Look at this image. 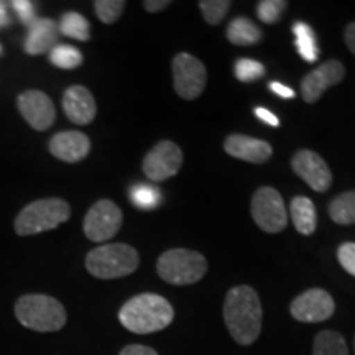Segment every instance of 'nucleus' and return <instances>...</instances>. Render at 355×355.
<instances>
[{
    "label": "nucleus",
    "instance_id": "obj_12",
    "mask_svg": "<svg viewBox=\"0 0 355 355\" xmlns=\"http://www.w3.org/2000/svg\"><path fill=\"white\" fill-rule=\"evenodd\" d=\"M17 105H19L21 117L38 132L48 130L56 119V109L50 96L37 89L21 92L17 99Z\"/></svg>",
    "mask_w": 355,
    "mask_h": 355
},
{
    "label": "nucleus",
    "instance_id": "obj_27",
    "mask_svg": "<svg viewBox=\"0 0 355 355\" xmlns=\"http://www.w3.org/2000/svg\"><path fill=\"white\" fill-rule=\"evenodd\" d=\"M235 78L242 83H254L263 78L265 66L257 60H250V58H241L235 61L234 66Z\"/></svg>",
    "mask_w": 355,
    "mask_h": 355
},
{
    "label": "nucleus",
    "instance_id": "obj_13",
    "mask_svg": "<svg viewBox=\"0 0 355 355\" xmlns=\"http://www.w3.org/2000/svg\"><path fill=\"white\" fill-rule=\"evenodd\" d=\"M293 171L298 175L311 189L318 193H326L332 184V173L324 162L313 150H300L291 159Z\"/></svg>",
    "mask_w": 355,
    "mask_h": 355
},
{
    "label": "nucleus",
    "instance_id": "obj_15",
    "mask_svg": "<svg viewBox=\"0 0 355 355\" xmlns=\"http://www.w3.org/2000/svg\"><path fill=\"white\" fill-rule=\"evenodd\" d=\"M224 150L230 157L242 159V162L254 163V165L266 163L273 155V148L268 141L241 135V133L229 135L224 141Z\"/></svg>",
    "mask_w": 355,
    "mask_h": 355
},
{
    "label": "nucleus",
    "instance_id": "obj_29",
    "mask_svg": "<svg viewBox=\"0 0 355 355\" xmlns=\"http://www.w3.org/2000/svg\"><path fill=\"white\" fill-rule=\"evenodd\" d=\"M127 3L123 0H96L94 10L102 24H114L122 15Z\"/></svg>",
    "mask_w": 355,
    "mask_h": 355
},
{
    "label": "nucleus",
    "instance_id": "obj_36",
    "mask_svg": "<svg viewBox=\"0 0 355 355\" xmlns=\"http://www.w3.org/2000/svg\"><path fill=\"white\" fill-rule=\"evenodd\" d=\"M168 6H171L170 0H146L144 2V7L146 12H162L163 8H166Z\"/></svg>",
    "mask_w": 355,
    "mask_h": 355
},
{
    "label": "nucleus",
    "instance_id": "obj_1",
    "mask_svg": "<svg viewBox=\"0 0 355 355\" xmlns=\"http://www.w3.org/2000/svg\"><path fill=\"white\" fill-rule=\"evenodd\" d=\"M261 303L254 288L234 286L224 301V322L232 339L241 345H250L261 331Z\"/></svg>",
    "mask_w": 355,
    "mask_h": 355
},
{
    "label": "nucleus",
    "instance_id": "obj_32",
    "mask_svg": "<svg viewBox=\"0 0 355 355\" xmlns=\"http://www.w3.org/2000/svg\"><path fill=\"white\" fill-rule=\"evenodd\" d=\"M13 12L17 13L21 24L30 26L35 20V3L30 0H13L12 2Z\"/></svg>",
    "mask_w": 355,
    "mask_h": 355
},
{
    "label": "nucleus",
    "instance_id": "obj_6",
    "mask_svg": "<svg viewBox=\"0 0 355 355\" xmlns=\"http://www.w3.org/2000/svg\"><path fill=\"white\" fill-rule=\"evenodd\" d=\"M158 277L170 285H193L204 278L207 261L199 252L189 248H171L157 261Z\"/></svg>",
    "mask_w": 355,
    "mask_h": 355
},
{
    "label": "nucleus",
    "instance_id": "obj_31",
    "mask_svg": "<svg viewBox=\"0 0 355 355\" xmlns=\"http://www.w3.org/2000/svg\"><path fill=\"white\" fill-rule=\"evenodd\" d=\"M337 259L345 272L355 277V242H345L337 250Z\"/></svg>",
    "mask_w": 355,
    "mask_h": 355
},
{
    "label": "nucleus",
    "instance_id": "obj_3",
    "mask_svg": "<svg viewBox=\"0 0 355 355\" xmlns=\"http://www.w3.org/2000/svg\"><path fill=\"white\" fill-rule=\"evenodd\" d=\"M15 316L21 326L37 332H56L66 324V309L46 295H24L15 303Z\"/></svg>",
    "mask_w": 355,
    "mask_h": 355
},
{
    "label": "nucleus",
    "instance_id": "obj_18",
    "mask_svg": "<svg viewBox=\"0 0 355 355\" xmlns=\"http://www.w3.org/2000/svg\"><path fill=\"white\" fill-rule=\"evenodd\" d=\"M58 38L56 24L50 19H37L28 26L24 50L32 56L51 51Z\"/></svg>",
    "mask_w": 355,
    "mask_h": 355
},
{
    "label": "nucleus",
    "instance_id": "obj_33",
    "mask_svg": "<svg viewBox=\"0 0 355 355\" xmlns=\"http://www.w3.org/2000/svg\"><path fill=\"white\" fill-rule=\"evenodd\" d=\"M119 355H158V354L157 350H153L152 347H146V345L132 344V345H127V347H123Z\"/></svg>",
    "mask_w": 355,
    "mask_h": 355
},
{
    "label": "nucleus",
    "instance_id": "obj_39",
    "mask_svg": "<svg viewBox=\"0 0 355 355\" xmlns=\"http://www.w3.org/2000/svg\"><path fill=\"white\" fill-rule=\"evenodd\" d=\"M354 350H355V339H354Z\"/></svg>",
    "mask_w": 355,
    "mask_h": 355
},
{
    "label": "nucleus",
    "instance_id": "obj_26",
    "mask_svg": "<svg viewBox=\"0 0 355 355\" xmlns=\"http://www.w3.org/2000/svg\"><path fill=\"white\" fill-rule=\"evenodd\" d=\"M130 199L133 206H137L139 209L148 211L155 209L159 202H162V193L155 186L150 184H135L130 189Z\"/></svg>",
    "mask_w": 355,
    "mask_h": 355
},
{
    "label": "nucleus",
    "instance_id": "obj_14",
    "mask_svg": "<svg viewBox=\"0 0 355 355\" xmlns=\"http://www.w3.org/2000/svg\"><path fill=\"white\" fill-rule=\"evenodd\" d=\"M345 78V68L340 61L329 60L319 68L306 74L301 81V96L308 104H314L321 99L327 89L339 84Z\"/></svg>",
    "mask_w": 355,
    "mask_h": 355
},
{
    "label": "nucleus",
    "instance_id": "obj_24",
    "mask_svg": "<svg viewBox=\"0 0 355 355\" xmlns=\"http://www.w3.org/2000/svg\"><path fill=\"white\" fill-rule=\"evenodd\" d=\"M60 32L64 37L74 38L78 42H89L91 40V25H89L86 17H83L78 12H68L61 17Z\"/></svg>",
    "mask_w": 355,
    "mask_h": 355
},
{
    "label": "nucleus",
    "instance_id": "obj_17",
    "mask_svg": "<svg viewBox=\"0 0 355 355\" xmlns=\"http://www.w3.org/2000/svg\"><path fill=\"white\" fill-rule=\"evenodd\" d=\"M63 109L66 117L76 125H89L97 114L94 96L84 86H71L66 89L63 96Z\"/></svg>",
    "mask_w": 355,
    "mask_h": 355
},
{
    "label": "nucleus",
    "instance_id": "obj_5",
    "mask_svg": "<svg viewBox=\"0 0 355 355\" xmlns=\"http://www.w3.org/2000/svg\"><path fill=\"white\" fill-rule=\"evenodd\" d=\"M71 217V207L64 199L46 198L26 204L17 216L15 232L26 237L56 229Z\"/></svg>",
    "mask_w": 355,
    "mask_h": 355
},
{
    "label": "nucleus",
    "instance_id": "obj_19",
    "mask_svg": "<svg viewBox=\"0 0 355 355\" xmlns=\"http://www.w3.org/2000/svg\"><path fill=\"white\" fill-rule=\"evenodd\" d=\"M290 214L295 224L296 230L301 235H311L314 234L318 225V214L316 207H314L313 201L306 196H296L291 199L290 204Z\"/></svg>",
    "mask_w": 355,
    "mask_h": 355
},
{
    "label": "nucleus",
    "instance_id": "obj_28",
    "mask_svg": "<svg viewBox=\"0 0 355 355\" xmlns=\"http://www.w3.org/2000/svg\"><path fill=\"white\" fill-rule=\"evenodd\" d=\"M230 6L232 3L229 0H202V2H199L204 20L209 25H219L227 15Z\"/></svg>",
    "mask_w": 355,
    "mask_h": 355
},
{
    "label": "nucleus",
    "instance_id": "obj_35",
    "mask_svg": "<svg viewBox=\"0 0 355 355\" xmlns=\"http://www.w3.org/2000/svg\"><path fill=\"white\" fill-rule=\"evenodd\" d=\"M270 89H272V92L275 94L283 97V99H295V91H293L291 87L285 86V84H279L277 81L270 83Z\"/></svg>",
    "mask_w": 355,
    "mask_h": 355
},
{
    "label": "nucleus",
    "instance_id": "obj_34",
    "mask_svg": "<svg viewBox=\"0 0 355 355\" xmlns=\"http://www.w3.org/2000/svg\"><path fill=\"white\" fill-rule=\"evenodd\" d=\"M255 115L257 119H260L261 122L266 123V125L270 127H279V119L275 115L273 112H270L268 109H263V107H257L255 109Z\"/></svg>",
    "mask_w": 355,
    "mask_h": 355
},
{
    "label": "nucleus",
    "instance_id": "obj_9",
    "mask_svg": "<svg viewBox=\"0 0 355 355\" xmlns=\"http://www.w3.org/2000/svg\"><path fill=\"white\" fill-rule=\"evenodd\" d=\"M122 211L114 201L101 199L84 217V234L92 242H107L122 227Z\"/></svg>",
    "mask_w": 355,
    "mask_h": 355
},
{
    "label": "nucleus",
    "instance_id": "obj_16",
    "mask_svg": "<svg viewBox=\"0 0 355 355\" xmlns=\"http://www.w3.org/2000/svg\"><path fill=\"white\" fill-rule=\"evenodd\" d=\"M50 152L64 163H79L91 152V140L86 133L78 130L60 132L51 137Z\"/></svg>",
    "mask_w": 355,
    "mask_h": 355
},
{
    "label": "nucleus",
    "instance_id": "obj_10",
    "mask_svg": "<svg viewBox=\"0 0 355 355\" xmlns=\"http://www.w3.org/2000/svg\"><path fill=\"white\" fill-rule=\"evenodd\" d=\"M183 166V152L175 141L163 140L145 155L144 173L152 181H165L176 175Z\"/></svg>",
    "mask_w": 355,
    "mask_h": 355
},
{
    "label": "nucleus",
    "instance_id": "obj_4",
    "mask_svg": "<svg viewBox=\"0 0 355 355\" xmlns=\"http://www.w3.org/2000/svg\"><path fill=\"white\" fill-rule=\"evenodd\" d=\"M139 252L127 243H105L86 257L87 272L101 279L127 277L139 268Z\"/></svg>",
    "mask_w": 355,
    "mask_h": 355
},
{
    "label": "nucleus",
    "instance_id": "obj_11",
    "mask_svg": "<svg viewBox=\"0 0 355 355\" xmlns=\"http://www.w3.org/2000/svg\"><path fill=\"white\" fill-rule=\"evenodd\" d=\"M336 311L332 296L321 288H311L301 293L290 306L291 316L300 322H322L327 321Z\"/></svg>",
    "mask_w": 355,
    "mask_h": 355
},
{
    "label": "nucleus",
    "instance_id": "obj_37",
    "mask_svg": "<svg viewBox=\"0 0 355 355\" xmlns=\"http://www.w3.org/2000/svg\"><path fill=\"white\" fill-rule=\"evenodd\" d=\"M344 40H345V44H347L350 53L355 55V21H352V24H349L347 26H345Z\"/></svg>",
    "mask_w": 355,
    "mask_h": 355
},
{
    "label": "nucleus",
    "instance_id": "obj_23",
    "mask_svg": "<svg viewBox=\"0 0 355 355\" xmlns=\"http://www.w3.org/2000/svg\"><path fill=\"white\" fill-rule=\"evenodd\" d=\"M313 355H349L343 334L336 331H321L314 337Z\"/></svg>",
    "mask_w": 355,
    "mask_h": 355
},
{
    "label": "nucleus",
    "instance_id": "obj_20",
    "mask_svg": "<svg viewBox=\"0 0 355 355\" xmlns=\"http://www.w3.org/2000/svg\"><path fill=\"white\" fill-rule=\"evenodd\" d=\"M227 40L237 46H252L261 40V30L247 17H237L227 26Z\"/></svg>",
    "mask_w": 355,
    "mask_h": 355
},
{
    "label": "nucleus",
    "instance_id": "obj_22",
    "mask_svg": "<svg viewBox=\"0 0 355 355\" xmlns=\"http://www.w3.org/2000/svg\"><path fill=\"white\" fill-rule=\"evenodd\" d=\"M331 219L339 225L355 224V189L345 191L329 204Z\"/></svg>",
    "mask_w": 355,
    "mask_h": 355
},
{
    "label": "nucleus",
    "instance_id": "obj_8",
    "mask_svg": "<svg viewBox=\"0 0 355 355\" xmlns=\"http://www.w3.org/2000/svg\"><path fill=\"white\" fill-rule=\"evenodd\" d=\"M207 81L206 66L189 53H180L173 58V84L181 99L194 101L204 92Z\"/></svg>",
    "mask_w": 355,
    "mask_h": 355
},
{
    "label": "nucleus",
    "instance_id": "obj_40",
    "mask_svg": "<svg viewBox=\"0 0 355 355\" xmlns=\"http://www.w3.org/2000/svg\"><path fill=\"white\" fill-rule=\"evenodd\" d=\"M0 53H2V46H0Z\"/></svg>",
    "mask_w": 355,
    "mask_h": 355
},
{
    "label": "nucleus",
    "instance_id": "obj_7",
    "mask_svg": "<svg viewBox=\"0 0 355 355\" xmlns=\"http://www.w3.org/2000/svg\"><path fill=\"white\" fill-rule=\"evenodd\" d=\"M252 217L255 224L268 234H278L285 230L288 224V214L282 194L275 188L263 186L252 198L250 206Z\"/></svg>",
    "mask_w": 355,
    "mask_h": 355
},
{
    "label": "nucleus",
    "instance_id": "obj_2",
    "mask_svg": "<svg viewBox=\"0 0 355 355\" xmlns=\"http://www.w3.org/2000/svg\"><path fill=\"white\" fill-rule=\"evenodd\" d=\"M175 318L170 301L155 293L133 296L119 311V321L133 334H152L166 329Z\"/></svg>",
    "mask_w": 355,
    "mask_h": 355
},
{
    "label": "nucleus",
    "instance_id": "obj_25",
    "mask_svg": "<svg viewBox=\"0 0 355 355\" xmlns=\"http://www.w3.org/2000/svg\"><path fill=\"white\" fill-rule=\"evenodd\" d=\"M83 53L71 44H56L50 51V61L60 69H76L83 64Z\"/></svg>",
    "mask_w": 355,
    "mask_h": 355
},
{
    "label": "nucleus",
    "instance_id": "obj_30",
    "mask_svg": "<svg viewBox=\"0 0 355 355\" xmlns=\"http://www.w3.org/2000/svg\"><path fill=\"white\" fill-rule=\"evenodd\" d=\"M286 7L288 2L285 0H261L257 7V15L263 24H277Z\"/></svg>",
    "mask_w": 355,
    "mask_h": 355
},
{
    "label": "nucleus",
    "instance_id": "obj_21",
    "mask_svg": "<svg viewBox=\"0 0 355 355\" xmlns=\"http://www.w3.org/2000/svg\"><path fill=\"white\" fill-rule=\"evenodd\" d=\"M293 33H295V43L300 56L308 63H314L321 55V50L318 46V40L313 28L304 21H296L293 25Z\"/></svg>",
    "mask_w": 355,
    "mask_h": 355
},
{
    "label": "nucleus",
    "instance_id": "obj_38",
    "mask_svg": "<svg viewBox=\"0 0 355 355\" xmlns=\"http://www.w3.org/2000/svg\"><path fill=\"white\" fill-rule=\"evenodd\" d=\"M8 21H10V20H8L6 2H0V28H2V26H7Z\"/></svg>",
    "mask_w": 355,
    "mask_h": 355
}]
</instances>
